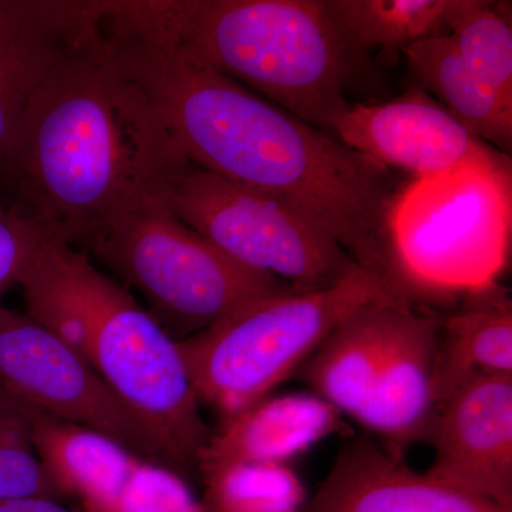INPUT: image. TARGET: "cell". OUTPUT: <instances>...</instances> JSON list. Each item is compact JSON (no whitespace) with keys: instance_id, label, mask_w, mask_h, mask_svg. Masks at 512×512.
Here are the masks:
<instances>
[{"instance_id":"obj_17","label":"cell","mask_w":512,"mask_h":512,"mask_svg":"<svg viewBox=\"0 0 512 512\" xmlns=\"http://www.w3.org/2000/svg\"><path fill=\"white\" fill-rule=\"evenodd\" d=\"M437 313L434 393L439 406L480 376L512 375V303L500 282L481 286Z\"/></svg>"},{"instance_id":"obj_14","label":"cell","mask_w":512,"mask_h":512,"mask_svg":"<svg viewBox=\"0 0 512 512\" xmlns=\"http://www.w3.org/2000/svg\"><path fill=\"white\" fill-rule=\"evenodd\" d=\"M104 0H0V211L10 148L33 93L99 20Z\"/></svg>"},{"instance_id":"obj_16","label":"cell","mask_w":512,"mask_h":512,"mask_svg":"<svg viewBox=\"0 0 512 512\" xmlns=\"http://www.w3.org/2000/svg\"><path fill=\"white\" fill-rule=\"evenodd\" d=\"M343 414L311 393L268 396L221 421L198 457V477L235 463L281 464L335 434H349Z\"/></svg>"},{"instance_id":"obj_21","label":"cell","mask_w":512,"mask_h":512,"mask_svg":"<svg viewBox=\"0 0 512 512\" xmlns=\"http://www.w3.org/2000/svg\"><path fill=\"white\" fill-rule=\"evenodd\" d=\"M447 36L481 82L512 104V28L510 10L484 0H453Z\"/></svg>"},{"instance_id":"obj_15","label":"cell","mask_w":512,"mask_h":512,"mask_svg":"<svg viewBox=\"0 0 512 512\" xmlns=\"http://www.w3.org/2000/svg\"><path fill=\"white\" fill-rule=\"evenodd\" d=\"M301 512H512L460 493L407 466L379 441L360 436L340 448Z\"/></svg>"},{"instance_id":"obj_8","label":"cell","mask_w":512,"mask_h":512,"mask_svg":"<svg viewBox=\"0 0 512 512\" xmlns=\"http://www.w3.org/2000/svg\"><path fill=\"white\" fill-rule=\"evenodd\" d=\"M167 204L239 264L301 291L338 284L357 266L305 212L192 164L168 192Z\"/></svg>"},{"instance_id":"obj_7","label":"cell","mask_w":512,"mask_h":512,"mask_svg":"<svg viewBox=\"0 0 512 512\" xmlns=\"http://www.w3.org/2000/svg\"><path fill=\"white\" fill-rule=\"evenodd\" d=\"M76 249L136 288L148 303V313L175 340L204 332L259 299L293 288L239 264L188 227L167 201L121 215Z\"/></svg>"},{"instance_id":"obj_11","label":"cell","mask_w":512,"mask_h":512,"mask_svg":"<svg viewBox=\"0 0 512 512\" xmlns=\"http://www.w3.org/2000/svg\"><path fill=\"white\" fill-rule=\"evenodd\" d=\"M333 137L384 170L416 178L510 156L473 136L427 93L414 90L380 104H352Z\"/></svg>"},{"instance_id":"obj_9","label":"cell","mask_w":512,"mask_h":512,"mask_svg":"<svg viewBox=\"0 0 512 512\" xmlns=\"http://www.w3.org/2000/svg\"><path fill=\"white\" fill-rule=\"evenodd\" d=\"M0 386L37 412L97 431L137 456L170 467L153 437L80 353L26 313L3 305Z\"/></svg>"},{"instance_id":"obj_22","label":"cell","mask_w":512,"mask_h":512,"mask_svg":"<svg viewBox=\"0 0 512 512\" xmlns=\"http://www.w3.org/2000/svg\"><path fill=\"white\" fill-rule=\"evenodd\" d=\"M204 512H301L305 485L291 466L235 463L200 476Z\"/></svg>"},{"instance_id":"obj_23","label":"cell","mask_w":512,"mask_h":512,"mask_svg":"<svg viewBox=\"0 0 512 512\" xmlns=\"http://www.w3.org/2000/svg\"><path fill=\"white\" fill-rule=\"evenodd\" d=\"M25 498L64 500L37 456L25 406L0 386V503Z\"/></svg>"},{"instance_id":"obj_20","label":"cell","mask_w":512,"mask_h":512,"mask_svg":"<svg viewBox=\"0 0 512 512\" xmlns=\"http://www.w3.org/2000/svg\"><path fill=\"white\" fill-rule=\"evenodd\" d=\"M332 19L359 55L393 57L414 43L447 35L453 0H326Z\"/></svg>"},{"instance_id":"obj_10","label":"cell","mask_w":512,"mask_h":512,"mask_svg":"<svg viewBox=\"0 0 512 512\" xmlns=\"http://www.w3.org/2000/svg\"><path fill=\"white\" fill-rule=\"evenodd\" d=\"M33 444L63 497L84 512H202L190 481L116 441L25 404Z\"/></svg>"},{"instance_id":"obj_24","label":"cell","mask_w":512,"mask_h":512,"mask_svg":"<svg viewBox=\"0 0 512 512\" xmlns=\"http://www.w3.org/2000/svg\"><path fill=\"white\" fill-rule=\"evenodd\" d=\"M45 235L36 225L0 211V305L9 289L19 284L33 249Z\"/></svg>"},{"instance_id":"obj_13","label":"cell","mask_w":512,"mask_h":512,"mask_svg":"<svg viewBox=\"0 0 512 512\" xmlns=\"http://www.w3.org/2000/svg\"><path fill=\"white\" fill-rule=\"evenodd\" d=\"M437 313L412 303L394 306L382 367L359 421L390 453L429 443L440 406L434 393Z\"/></svg>"},{"instance_id":"obj_25","label":"cell","mask_w":512,"mask_h":512,"mask_svg":"<svg viewBox=\"0 0 512 512\" xmlns=\"http://www.w3.org/2000/svg\"><path fill=\"white\" fill-rule=\"evenodd\" d=\"M0 512H77L64 507L60 501L49 498H25V500L0 503Z\"/></svg>"},{"instance_id":"obj_2","label":"cell","mask_w":512,"mask_h":512,"mask_svg":"<svg viewBox=\"0 0 512 512\" xmlns=\"http://www.w3.org/2000/svg\"><path fill=\"white\" fill-rule=\"evenodd\" d=\"M99 20L37 86L3 183L6 212L73 248L121 215L167 201L191 167L156 104L111 59Z\"/></svg>"},{"instance_id":"obj_5","label":"cell","mask_w":512,"mask_h":512,"mask_svg":"<svg viewBox=\"0 0 512 512\" xmlns=\"http://www.w3.org/2000/svg\"><path fill=\"white\" fill-rule=\"evenodd\" d=\"M63 247L86 320L87 360L153 437L168 466L190 481L214 429L202 417L178 340L89 256Z\"/></svg>"},{"instance_id":"obj_12","label":"cell","mask_w":512,"mask_h":512,"mask_svg":"<svg viewBox=\"0 0 512 512\" xmlns=\"http://www.w3.org/2000/svg\"><path fill=\"white\" fill-rule=\"evenodd\" d=\"M427 476L512 508V375L480 376L440 406Z\"/></svg>"},{"instance_id":"obj_4","label":"cell","mask_w":512,"mask_h":512,"mask_svg":"<svg viewBox=\"0 0 512 512\" xmlns=\"http://www.w3.org/2000/svg\"><path fill=\"white\" fill-rule=\"evenodd\" d=\"M397 288L439 312L497 282L510 259L512 167L470 164L399 188L386 218Z\"/></svg>"},{"instance_id":"obj_3","label":"cell","mask_w":512,"mask_h":512,"mask_svg":"<svg viewBox=\"0 0 512 512\" xmlns=\"http://www.w3.org/2000/svg\"><path fill=\"white\" fill-rule=\"evenodd\" d=\"M191 55L332 134L362 55L326 0H138Z\"/></svg>"},{"instance_id":"obj_6","label":"cell","mask_w":512,"mask_h":512,"mask_svg":"<svg viewBox=\"0 0 512 512\" xmlns=\"http://www.w3.org/2000/svg\"><path fill=\"white\" fill-rule=\"evenodd\" d=\"M387 299L402 301L357 265L338 284L266 296L178 346L198 399L224 420L271 396L350 313Z\"/></svg>"},{"instance_id":"obj_18","label":"cell","mask_w":512,"mask_h":512,"mask_svg":"<svg viewBox=\"0 0 512 512\" xmlns=\"http://www.w3.org/2000/svg\"><path fill=\"white\" fill-rule=\"evenodd\" d=\"M399 302H373L350 313L299 367L296 377L343 416L359 419L382 367Z\"/></svg>"},{"instance_id":"obj_19","label":"cell","mask_w":512,"mask_h":512,"mask_svg":"<svg viewBox=\"0 0 512 512\" xmlns=\"http://www.w3.org/2000/svg\"><path fill=\"white\" fill-rule=\"evenodd\" d=\"M421 86L473 136L504 154L512 147V104L468 69L446 36L429 37L404 52Z\"/></svg>"},{"instance_id":"obj_1","label":"cell","mask_w":512,"mask_h":512,"mask_svg":"<svg viewBox=\"0 0 512 512\" xmlns=\"http://www.w3.org/2000/svg\"><path fill=\"white\" fill-rule=\"evenodd\" d=\"M104 5L107 52L156 104L192 165L305 212L400 296L386 229L399 191L390 171L191 55L137 0Z\"/></svg>"}]
</instances>
